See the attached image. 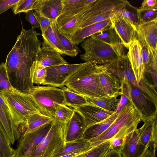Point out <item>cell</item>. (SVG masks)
<instances>
[{
    "mask_svg": "<svg viewBox=\"0 0 157 157\" xmlns=\"http://www.w3.org/2000/svg\"><path fill=\"white\" fill-rule=\"evenodd\" d=\"M40 35L35 29L26 30L22 28L5 63L11 86L25 93L29 94L34 86L30 78V70L41 48L38 38Z\"/></svg>",
    "mask_w": 157,
    "mask_h": 157,
    "instance_id": "cell-1",
    "label": "cell"
},
{
    "mask_svg": "<svg viewBox=\"0 0 157 157\" xmlns=\"http://www.w3.org/2000/svg\"><path fill=\"white\" fill-rule=\"evenodd\" d=\"M0 95L7 106L14 123L18 128L20 134L24 130L27 121L31 115L40 113L49 115L29 94L12 88L2 90Z\"/></svg>",
    "mask_w": 157,
    "mask_h": 157,
    "instance_id": "cell-2",
    "label": "cell"
},
{
    "mask_svg": "<svg viewBox=\"0 0 157 157\" xmlns=\"http://www.w3.org/2000/svg\"><path fill=\"white\" fill-rule=\"evenodd\" d=\"M103 65L84 62L67 79L64 85L72 92L93 97H108L103 91L98 73Z\"/></svg>",
    "mask_w": 157,
    "mask_h": 157,
    "instance_id": "cell-3",
    "label": "cell"
},
{
    "mask_svg": "<svg viewBox=\"0 0 157 157\" xmlns=\"http://www.w3.org/2000/svg\"><path fill=\"white\" fill-rule=\"evenodd\" d=\"M67 124L54 118L47 134L33 149L30 157H53L65 147Z\"/></svg>",
    "mask_w": 157,
    "mask_h": 157,
    "instance_id": "cell-4",
    "label": "cell"
},
{
    "mask_svg": "<svg viewBox=\"0 0 157 157\" xmlns=\"http://www.w3.org/2000/svg\"><path fill=\"white\" fill-rule=\"evenodd\" d=\"M80 45L85 53L80 55V58L85 62L96 65L108 64L119 58L109 45L91 36L87 38Z\"/></svg>",
    "mask_w": 157,
    "mask_h": 157,
    "instance_id": "cell-5",
    "label": "cell"
},
{
    "mask_svg": "<svg viewBox=\"0 0 157 157\" xmlns=\"http://www.w3.org/2000/svg\"><path fill=\"white\" fill-rule=\"evenodd\" d=\"M141 121V116L132 103L129 101L118 113L113 123L101 134L89 141L92 147H95L109 140L118 132L125 128L138 124Z\"/></svg>",
    "mask_w": 157,
    "mask_h": 157,
    "instance_id": "cell-6",
    "label": "cell"
},
{
    "mask_svg": "<svg viewBox=\"0 0 157 157\" xmlns=\"http://www.w3.org/2000/svg\"><path fill=\"white\" fill-rule=\"evenodd\" d=\"M128 2L125 0H96L83 14L78 29L110 19Z\"/></svg>",
    "mask_w": 157,
    "mask_h": 157,
    "instance_id": "cell-7",
    "label": "cell"
},
{
    "mask_svg": "<svg viewBox=\"0 0 157 157\" xmlns=\"http://www.w3.org/2000/svg\"><path fill=\"white\" fill-rule=\"evenodd\" d=\"M48 115L54 117L57 105H67L63 90L55 87L34 86L29 93Z\"/></svg>",
    "mask_w": 157,
    "mask_h": 157,
    "instance_id": "cell-8",
    "label": "cell"
},
{
    "mask_svg": "<svg viewBox=\"0 0 157 157\" xmlns=\"http://www.w3.org/2000/svg\"><path fill=\"white\" fill-rule=\"evenodd\" d=\"M53 121L41 126L32 132L25 135L18 140L16 149L17 157H30L33 149L49 132Z\"/></svg>",
    "mask_w": 157,
    "mask_h": 157,
    "instance_id": "cell-9",
    "label": "cell"
},
{
    "mask_svg": "<svg viewBox=\"0 0 157 157\" xmlns=\"http://www.w3.org/2000/svg\"><path fill=\"white\" fill-rule=\"evenodd\" d=\"M60 64L46 67L47 75L43 85L60 87L82 64Z\"/></svg>",
    "mask_w": 157,
    "mask_h": 157,
    "instance_id": "cell-10",
    "label": "cell"
},
{
    "mask_svg": "<svg viewBox=\"0 0 157 157\" xmlns=\"http://www.w3.org/2000/svg\"><path fill=\"white\" fill-rule=\"evenodd\" d=\"M132 104L143 122L157 117V105L149 100L136 87L132 85Z\"/></svg>",
    "mask_w": 157,
    "mask_h": 157,
    "instance_id": "cell-11",
    "label": "cell"
},
{
    "mask_svg": "<svg viewBox=\"0 0 157 157\" xmlns=\"http://www.w3.org/2000/svg\"><path fill=\"white\" fill-rule=\"evenodd\" d=\"M103 65L108 72L120 81L125 80L138 87V84L127 55L119 58L117 61L113 63Z\"/></svg>",
    "mask_w": 157,
    "mask_h": 157,
    "instance_id": "cell-12",
    "label": "cell"
},
{
    "mask_svg": "<svg viewBox=\"0 0 157 157\" xmlns=\"http://www.w3.org/2000/svg\"><path fill=\"white\" fill-rule=\"evenodd\" d=\"M71 107L78 112L82 116L86 128L106 119L114 112L105 110L90 102Z\"/></svg>",
    "mask_w": 157,
    "mask_h": 157,
    "instance_id": "cell-13",
    "label": "cell"
},
{
    "mask_svg": "<svg viewBox=\"0 0 157 157\" xmlns=\"http://www.w3.org/2000/svg\"><path fill=\"white\" fill-rule=\"evenodd\" d=\"M110 19L112 26L120 38L125 47L128 48L136 38L135 29L117 11L110 16Z\"/></svg>",
    "mask_w": 157,
    "mask_h": 157,
    "instance_id": "cell-14",
    "label": "cell"
},
{
    "mask_svg": "<svg viewBox=\"0 0 157 157\" xmlns=\"http://www.w3.org/2000/svg\"><path fill=\"white\" fill-rule=\"evenodd\" d=\"M138 129L140 143L145 147L155 152L157 149V121L155 118L144 122Z\"/></svg>",
    "mask_w": 157,
    "mask_h": 157,
    "instance_id": "cell-15",
    "label": "cell"
},
{
    "mask_svg": "<svg viewBox=\"0 0 157 157\" xmlns=\"http://www.w3.org/2000/svg\"><path fill=\"white\" fill-rule=\"evenodd\" d=\"M63 7L62 0H36L33 10L35 13L55 21L60 16Z\"/></svg>",
    "mask_w": 157,
    "mask_h": 157,
    "instance_id": "cell-16",
    "label": "cell"
},
{
    "mask_svg": "<svg viewBox=\"0 0 157 157\" xmlns=\"http://www.w3.org/2000/svg\"><path fill=\"white\" fill-rule=\"evenodd\" d=\"M127 56L138 84L144 76L145 67L141 54V47L136 38L128 48Z\"/></svg>",
    "mask_w": 157,
    "mask_h": 157,
    "instance_id": "cell-17",
    "label": "cell"
},
{
    "mask_svg": "<svg viewBox=\"0 0 157 157\" xmlns=\"http://www.w3.org/2000/svg\"><path fill=\"white\" fill-rule=\"evenodd\" d=\"M90 36L97 38L107 44L119 58L125 55L124 48L120 38L111 25Z\"/></svg>",
    "mask_w": 157,
    "mask_h": 157,
    "instance_id": "cell-18",
    "label": "cell"
},
{
    "mask_svg": "<svg viewBox=\"0 0 157 157\" xmlns=\"http://www.w3.org/2000/svg\"><path fill=\"white\" fill-rule=\"evenodd\" d=\"M147 149L140 142L136 129L127 138L120 153L122 157H142Z\"/></svg>",
    "mask_w": 157,
    "mask_h": 157,
    "instance_id": "cell-19",
    "label": "cell"
},
{
    "mask_svg": "<svg viewBox=\"0 0 157 157\" xmlns=\"http://www.w3.org/2000/svg\"><path fill=\"white\" fill-rule=\"evenodd\" d=\"M103 67L98 73L100 84L103 91L109 97H117L121 95L120 81Z\"/></svg>",
    "mask_w": 157,
    "mask_h": 157,
    "instance_id": "cell-20",
    "label": "cell"
},
{
    "mask_svg": "<svg viewBox=\"0 0 157 157\" xmlns=\"http://www.w3.org/2000/svg\"><path fill=\"white\" fill-rule=\"evenodd\" d=\"M86 128L84 118L74 110L73 116L67 124L66 143L73 142L83 138Z\"/></svg>",
    "mask_w": 157,
    "mask_h": 157,
    "instance_id": "cell-21",
    "label": "cell"
},
{
    "mask_svg": "<svg viewBox=\"0 0 157 157\" xmlns=\"http://www.w3.org/2000/svg\"><path fill=\"white\" fill-rule=\"evenodd\" d=\"M111 25L110 19L91 25L75 31L69 39L77 45L82 43L86 38L97 33Z\"/></svg>",
    "mask_w": 157,
    "mask_h": 157,
    "instance_id": "cell-22",
    "label": "cell"
},
{
    "mask_svg": "<svg viewBox=\"0 0 157 157\" xmlns=\"http://www.w3.org/2000/svg\"><path fill=\"white\" fill-rule=\"evenodd\" d=\"M0 123L13 144L20 137L19 128L14 123L9 110L5 102L0 103Z\"/></svg>",
    "mask_w": 157,
    "mask_h": 157,
    "instance_id": "cell-23",
    "label": "cell"
},
{
    "mask_svg": "<svg viewBox=\"0 0 157 157\" xmlns=\"http://www.w3.org/2000/svg\"><path fill=\"white\" fill-rule=\"evenodd\" d=\"M36 61L45 68L68 64L58 52L51 48L44 47H41L38 51Z\"/></svg>",
    "mask_w": 157,
    "mask_h": 157,
    "instance_id": "cell-24",
    "label": "cell"
},
{
    "mask_svg": "<svg viewBox=\"0 0 157 157\" xmlns=\"http://www.w3.org/2000/svg\"><path fill=\"white\" fill-rule=\"evenodd\" d=\"M54 22L46 29L41 32V36L43 40L42 44V47L51 48L61 55H67L71 57L70 54L64 49L60 42Z\"/></svg>",
    "mask_w": 157,
    "mask_h": 157,
    "instance_id": "cell-25",
    "label": "cell"
},
{
    "mask_svg": "<svg viewBox=\"0 0 157 157\" xmlns=\"http://www.w3.org/2000/svg\"><path fill=\"white\" fill-rule=\"evenodd\" d=\"M96 0H62L63 9L59 16H74L88 9Z\"/></svg>",
    "mask_w": 157,
    "mask_h": 157,
    "instance_id": "cell-26",
    "label": "cell"
},
{
    "mask_svg": "<svg viewBox=\"0 0 157 157\" xmlns=\"http://www.w3.org/2000/svg\"><path fill=\"white\" fill-rule=\"evenodd\" d=\"M142 33L151 53L157 52V19L137 27Z\"/></svg>",
    "mask_w": 157,
    "mask_h": 157,
    "instance_id": "cell-27",
    "label": "cell"
},
{
    "mask_svg": "<svg viewBox=\"0 0 157 157\" xmlns=\"http://www.w3.org/2000/svg\"><path fill=\"white\" fill-rule=\"evenodd\" d=\"M118 114L115 112L106 119L87 128L83 138L88 140L98 137L106 130L115 121Z\"/></svg>",
    "mask_w": 157,
    "mask_h": 157,
    "instance_id": "cell-28",
    "label": "cell"
},
{
    "mask_svg": "<svg viewBox=\"0 0 157 157\" xmlns=\"http://www.w3.org/2000/svg\"><path fill=\"white\" fill-rule=\"evenodd\" d=\"M54 119V117L40 113H36L31 115L27 121L24 132L21 137L27 133L34 131Z\"/></svg>",
    "mask_w": 157,
    "mask_h": 157,
    "instance_id": "cell-29",
    "label": "cell"
},
{
    "mask_svg": "<svg viewBox=\"0 0 157 157\" xmlns=\"http://www.w3.org/2000/svg\"><path fill=\"white\" fill-rule=\"evenodd\" d=\"M92 147L91 143L89 140L82 138L73 142L66 143L65 147L53 157L84 151Z\"/></svg>",
    "mask_w": 157,
    "mask_h": 157,
    "instance_id": "cell-30",
    "label": "cell"
},
{
    "mask_svg": "<svg viewBox=\"0 0 157 157\" xmlns=\"http://www.w3.org/2000/svg\"><path fill=\"white\" fill-rule=\"evenodd\" d=\"M81 95L91 103L110 112H114L119 101L117 97H93Z\"/></svg>",
    "mask_w": 157,
    "mask_h": 157,
    "instance_id": "cell-31",
    "label": "cell"
},
{
    "mask_svg": "<svg viewBox=\"0 0 157 157\" xmlns=\"http://www.w3.org/2000/svg\"><path fill=\"white\" fill-rule=\"evenodd\" d=\"M4 128L0 123V157H17L16 149L13 148Z\"/></svg>",
    "mask_w": 157,
    "mask_h": 157,
    "instance_id": "cell-32",
    "label": "cell"
},
{
    "mask_svg": "<svg viewBox=\"0 0 157 157\" xmlns=\"http://www.w3.org/2000/svg\"><path fill=\"white\" fill-rule=\"evenodd\" d=\"M138 8L132 5L128 2L126 5L117 11L118 13L135 29L139 25Z\"/></svg>",
    "mask_w": 157,
    "mask_h": 157,
    "instance_id": "cell-33",
    "label": "cell"
},
{
    "mask_svg": "<svg viewBox=\"0 0 157 157\" xmlns=\"http://www.w3.org/2000/svg\"><path fill=\"white\" fill-rule=\"evenodd\" d=\"M63 91L66 102L67 106L82 105L89 103L83 96L74 93L65 86L59 87Z\"/></svg>",
    "mask_w": 157,
    "mask_h": 157,
    "instance_id": "cell-34",
    "label": "cell"
},
{
    "mask_svg": "<svg viewBox=\"0 0 157 157\" xmlns=\"http://www.w3.org/2000/svg\"><path fill=\"white\" fill-rule=\"evenodd\" d=\"M121 97L117 108L114 111L118 113L129 101L132 103L131 97L132 84L125 80L120 81Z\"/></svg>",
    "mask_w": 157,
    "mask_h": 157,
    "instance_id": "cell-35",
    "label": "cell"
},
{
    "mask_svg": "<svg viewBox=\"0 0 157 157\" xmlns=\"http://www.w3.org/2000/svg\"><path fill=\"white\" fill-rule=\"evenodd\" d=\"M149 100L157 105L156 88L150 84L145 76L140 81L137 87Z\"/></svg>",
    "mask_w": 157,
    "mask_h": 157,
    "instance_id": "cell-36",
    "label": "cell"
},
{
    "mask_svg": "<svg viewBox=\"0 0 157 157\" xmlns=\"http://www.w3.org/2000/svg\"><path fill=\"white\" fill-rule=\"evenodd\" d=\"M47 75L46 68L35 61L33 63L30 70V76L33 84H42Z\"/></svg>",
    "mask_w": 157,
    "mask_h": 157,
    "instance_id": "cell-37",
    "label": "cell"
},
{
    "mask_svg": "<svg viewBox=\"0 0 157 157\" xmlns=\"http://www.w3.org/2000/svg\"><path fill=\"white\" fill-rule=\"evenodd\" d=\"M136 38L138 40L141 47V54L145 67L144 75L147 73L148 69L151 54L144 36L137 27L136 28Z\"/></svg>",
    "mask_w": 157,
    "mask_h": 157,
    "instance_id": "cell-38",
    "label": "cell"
},
{
    "mask_svg": "<svg viewBox=\"0 0 157 157\" xmlns=\"http://www.w3.org/2000/svg\"><path fill=\"white\" fill-rule=\"evenodd\" d=\"M57 33L60 42L64 49L70 54L71 57L76 56L81 50L76 45L73 43L71 40L66 36L60 32L57 29L55 25Z\"/></svg>",
    "mask_w": 157,
    "mask_h": 157,
    "instance_id": "cell-39",
    "label": "cell"
},
{
    "mask_svg": "<svg viewBox=\"0 0 157 157\" xmlns=\"http://www.w3.org/2000/svg\"><path fill=\"white\" fill-rule=\"evenodd\" d=\"M74 109L67 105L59 104L57 105L55 119L67 123L72 117Z\"/></svg>",
    "mask_w": 157,
    "mask_h": 157,
    "instance_id": "cell-40",
    "label": "cell"
},
{
    "mask_svg": "<svg viewBox=\"0 0 157 157\" xmlns=\"http://www.w3.org/2000/svg\"><path fill=\"white\" fill-rule=\"evenodd\" d=\"M110 140H108L92 147L85 157H102L110 150Z\"/></svg>",
    "mask_w": 157,
    "mask_h": 157,
    "instance_id": "cell-41",
    "label": "cell"
},
{
    "mask_svg": "<svg viewBox=\"0 0 157 157\" xmlns=\"http://www.w3.org/2000/svg\"><path fill=\"white\" fill-rule=\"evenodd\" d=\"M139 25L157 19V9L138 10Z\"/></svg>",
    "mask_w": 157,
    "mask_h": 157,
    "instance_id": "cell-42",
    "label": "cell"
},
{
    "mask_svg": "<svg viewBox=\"0 0 157 157\" xmlns=\"http://www.w3.org/2000/svg\"><path fill=\"white\" fill-rule=\"evenodd\" d=\"M36 0H19L12 8L14 14L22 12L26 13L33 10V7Z\"/></svg>",
    "mask_w": 157,
    "mask_h": 157,
    "instance_id": "cell-43",
    "label": "cell"
},
{
    "mask_svg": "<svg viewBox=\"0 0 157 157\" xmlns=\"http://www.w3.org/2000/svg\"><path fill=\"white\" fill-rule=\"evenodd\" d=\"M12 88L8 79L5 63L2 62L0 64V94L2 90Z\"/></svg>",
    "mask_w": 157,
    "mask_h": 157,
    "instance_id": "cell-44",
    "label": "cell"
},
{
    "mask_svg": "<svg viewBox=\"0 0 157 157\" xmlns=\"http://www.w3.org/2000/svg\"><path fill=\"white\" fill-rule=\"evenodd\" d=\"M25 19L29 22L32 25V28H40L38 20L33 10H30L26 13Z\"/></svg>",
    "mask_w": 157,
    "mask_h": 157,
    "instance_id": "cell-45",
    "label": "cell"
},
{
    "mask_svg": "<svg viewBox=\"0 0 157 157\" xmlns=\"http://www.w3.org/2000/svg\"><path fill=\"white\" fill-rule=\"evenodd\" d=\"M34 13L39 21L41 32L46 29L54 22L40 15Z\"/></svg>",
    "mask_w": 157,
    "mask_h": 157,
    "instance_id": "cell-46",
    "label": "cell"
},
{
    "mask_svg": "<svg viewBox=\"0 0 157 157\" xmlns=\"http://www.w3.org/2000/svg\"><path fill=\"white\" fill-rule=\"evenodd\" d=\"M19 0H0V14L11 8Z\"/></svg>",
    "mask_w": 157,
    "mask_h": 157,
    "instance_id": "cell-47",
    "label": "cell"
},
{
    "mask_svg": "<svg viewBox=\"0 0 157 157\" xmlns=\"http://www.w3.org/2000/svg\"><path fill=\"white\" fill-rule=\"evenodd\" d=\"M110 150L120 152L121 147L124 143L122 140L113 137L110 140Z\"/></svg>",
    "mask_w": 157,
    "mask_h": 157,
    "instance_id": "cell-48",
    "label": "cell"
},
{
    "mask_svg": "<svg viewBox=\"0 0 157 157\" xmlns=\"http://www.w3.org/2000/svg\"><path fill=\"white\" fill-rule=\"evenodd\" d=\"M140 10H150L157 9V1L156 0H144L141 4Z\"/></svg>",
    "mask_w": 157,
    "mask_h": 157,
    "instance_id": "cell-49",
    "label": "cell"
},
{
    "mask_svg": "<svg viewBox=\"0 0 157 157\" xmlns=\"http://www.w3.org/2000/svg\"><path fill=\"white\" fill-rule=\"evenodd\" d=\"M102 157H122L120 152L110 150Z\"/></svg>",
    "mask_w": 157,
    "mask_h": 157,
    "instance_id": "cell-50",
    "label": "cell"
},
{
    "mask_svg": "<svg viewBox=\"0 0 157 157\" xmlns=\"http://www.w3.org/2000/svg\"><path fill=\"white\" fill-rule=\"evenodd\" d=\"M151 58L154 68L157 71V52L151 53Z\"/></svg>",
    "mask_w": 157,
    "mask_h": 157,
    "instance_id": "cell-51",
    "label": "cell"
},
{
    "mask_svg": "<svg viewBox=\"0 0 157 157\" xmlns=\"http://www.w3.org/2000/svg\"><path fill=\"white\" fill-rule=\"evenodd\" d=\"M155 153L148 149L142 157H156Z\"/></svg>",
    "mask_w": 157,
    "mask_h": 157,
    "instance_id": "cell-52",
    "label": "cell"
}]
</instances>
